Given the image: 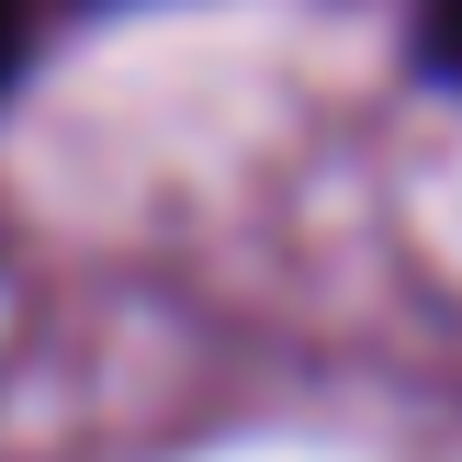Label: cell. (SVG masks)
<instances>
[{
    "instance_id": "cell-1",
    "label": "cell",
    "mask_w": 462,
    "mask_h": 462,
    "mask_svg": "<svg viewBox=\"0 0 462 462\" xmlns=\"http://www.w3.org/2000/svg\"><path fill=\"white\" fill-rule=\"evenodd\" d=\"M429 57L462 79V0H429Z\"/></svg>"
},
{
    "instance_id": "cell-2",
    "label": "cell",
    "mask_w": 462,
    "mask_h": 462,
    "mask_svg": "<svg viewBox=\"0 0 462 462\" xmlns=\"http://www.w3.org/2000/svg\"><path fill=\"white\" fill-rule=\"evenodd\" d=\"M12 45H23V0H0V79H12Z\"/></svg>"
}]
</instances>
